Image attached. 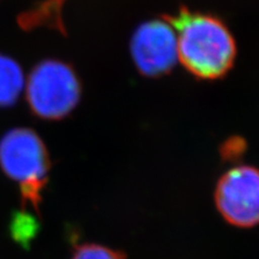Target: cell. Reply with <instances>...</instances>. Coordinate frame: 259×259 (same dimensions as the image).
Segmentation results:
<instances>
[{
    "label": "cell",
    "mask_w": 259,
    "mask_h": 259,
    "mask_svg": "<svg viewBox=\"0 0 259 259\" xmlns=\"http://www.w3.org/2000/svg\"><path fill=\"white\" fill-rule=\"evenodd\" d=\"M27 97L32 112L45 119H59L76 107L79 83L76 74L60 61L37 65L27 82Z\"/></svg>",
    "instance_id": "3"
},
{
    "label": "cell",
    "mask_w": 259,
    "mask_h": 259,
    "mask_svg": "<svg viewBox=\"0 0 259 259\" xmlns=\"http://www.w3.org/2000/svg\"><path fill=\"white\" fill-rule=\"evenodd\" d=\"M178 57L187 70L202 78H216L232 66L235 42L219 19L181 14L174 22Z\"/></svg>",
    "instance_id": "1"
},
{
    "label": "cell",
    "mask_w": 259,
    "mask_h": 259,
    "mask_svg": "<svg viewBox=\"0 0 259 259\" xmlns=\"http://www.w3.org/2000/svg\"><path fill=\"white\" fill-rule=\"evenodd\" d=\"M0 167L18 184L23 206L40 212L50 157L41 138L29 128H14L0 139Z\"/></svg>",
    "instance_id": "2"
},
{
    "label": "cell",
    "mask_w": 259,
    "mask_h": 259,
    "mask_svg": "<svg viewBox=\"0 0 259 259\" xmlns=\"http://www.w3.org/2000/svg\"><path fill=\"white\" fill-rule=\"evenodd\" d=\"M25 88L24 74L14 59L0 54V106H10L17 101Z\"/></svg>",
    "instance_id": "6"
},
{
    "label": "cell",
    "mask_w": 259,
    "mask_h": 259,
    "mask_svg": "<svg viewBox=\"0 0 259 259\" xmlns=\"http://www.w3.org/2000/svg\"><path fill=\"white\" fill-rule=\"evenodd\" d=\"M215 203L227 222L240 228L259 225V169L236 166L220 178Z\"/></svg>",
    "instance_id": "4"
},
{
    "label": "cell",
    "mask_w": 259,
    "mask_h": 259,
    "mask_svg": "<svg viewBox=\"0 0 259 259\" xmlns=\"http://www.w3.org/2000/svg\"><path fill=\"white\" fill-rule=\"evenodd\" d=\"M71 259H125V255L101 245L84 244L76 248Z\"/></svg>",
    "instance_id": "7"
},
{
    "label": "cell",
    "mask_w": 259,
    "mask_h": 259,
    "mask_svg": "<svg viewBox=\"0 0 259 259\" xmlns=\"http://www.w3.org/2000/svg\"><path fill=\"white\" fill-rule=\"evenodd\" d=\"M131 53L137 69L147 76L169 71L179 61L174 25L161 19L139 25L132 36Z\"/></svg>",
    "instance_id": "5"
}]
</instances>
